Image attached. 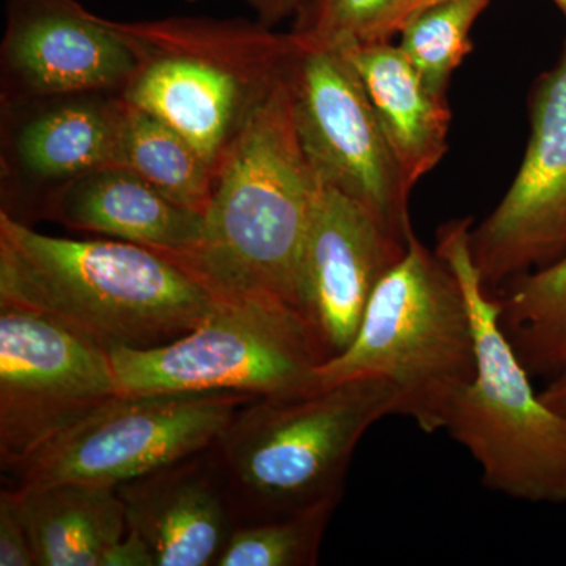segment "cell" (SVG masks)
Listing matches in <instances>:
<instances>
[{
    "label": "cell",
    "instance_id": "obj_4",
    "mask_svg": "<svg viewBox=\"0 0 566 566\" xmlns=\"http://www.w3.org/2000/svg\"><path fill=\"white\" fill-rule=\"evenodd\" d=\"M115 25L136 54L125 102L177 129L214 169L297 52L292 33L259 21L172 17Z\"/></svg>",
    "mask_w": 566,
    "mask_h": 566
},
{
    "label": "cell",
    "instance_id": "obj_1",
    "mask_svg": "<svg viewBox=\"0 0 566 566\" xmlns=\"http://www.w3.org/2000/svg\"><path fill=\"white\" fill-rule=\"evenodd\" d=\"M289 76L219 163L202 243L159 253L214 296L282 301L301 312L305 243L323 182L297 134Z\"/></svg>",
    "mask_w": 566,
    "mask_h": 566
},
{
    "label": "cell",
    "instance_id": "obj_8",
    "mask_svg": "<svg viewBox=\"0 0 566 566\" xmlns=\"http://www.w3.org/2000/svg\"><path fill=\"white\" fill-rule=\"evenodd\" d=\"M234 392L115 395L14 468L18 485L118 488L218 444L241 406Z\"/></svg>",
    "mask_w": 566,
    "mask_h": 566
},
{
    "label": "cell",
    "instance_id": "obj_9",
    "mask_svg": "<svg viewBox=\"0 0 566 566\" xmlns=\"http://www.w3.org/2000/svg\"><path fill=\"white\" fill-rule=\"evenodd\" d=\"M289 80L297 134L319 180L359 203L390 237L408 244L415 233L409 219L412 189L352 63L342 52L297 41Z\"/></svg>",
    "mask_w": 566,
    "mask_h": 566
},
{
    "label": "cell",
    "instance_id": "obj_16",
    "mask_svg": "<svg viewBox=\"0 0 566 566\" xmlns=\"http://www.w3.org/2000/svg\"><path fill=\"white\" fill-rule=\"evenodd\" d=\"M41 219L158 252L189 251L202 243L205 233V216L118 166L66 182L46 200Z\"/></svg>",
    "mask_w": 566,
    "mask_h": 566
},
{
    "label": "cell",
    "instance_id": "obj_14",
    "mask_svg": "<svg viewBox=\"0 0 566 566\" xmlns=\"http://www.w3.org/2000/svg\"><path fill=\"white\" fill-rule=\"evenodd\" d=\"M405 249L364 207L323 182L305 243L301 312L327 360L352 344L376 285Z\"/></svg>",
    "mask_w": 566,
    "mask_h": 566
},
{
    "label": "cell",
    "instance_id": "obj_6",
    "mask_svg": "<svg viewBox=\"0 0 566 566\" xmlns=\"http://www.w3.org/2000/svg\"><path fill=\"white\" fill-rule=\"evenodd\" d=\"M394 415L401 400L392 385L348 379L249 401L214 447L230 486L259 520L289 515L340 502L360 439Z\"/></svg>",
    "mask_w": 566,
    "mask_h": 566
},
{
    "label": "cell",
    "instance_id": "obj_10",
    "mask_svg": "<svg viewBox=\"0 0 566 566\" xmlns=\"http://www.w3.org/2000/svg\"><path fill=\"white\" fill-rule=\"evenodd\" d=\"M118 395L111 353L48 316L0 305V460L13 471Z\"/></svg>",
    "mask_w": 566,
    "mask_h": 566
},
{
    "label": "cell",
    "instance_id": "obj_13",
    "mask_svg": "<svg viewBox=\"0 0 566 566\" xmlns=\"http://www.w3.org/2000/svg\"><path fill=\"white\" fill-rule=\"evenodd\" d=\"M2 103L82 92L122 93L136 54L115 21L77 0H6Z\"/></svg>",
    "mask_w": 566,
    "mask_h": 566
},
{
    "label": "cell",
    "instance_id": "obj_22",
    "mask_svg": "<svg viewBox=\"0 0 566 566\" xmlns=\"http://www.w3.org/2000/svg\"><path fill=\"white\" fill-rule=\"evenodd\" d=\"M338 501L234 527L214 566H312Z\"/></svg>",
    "mask_w": 566,
    "mask_h": 566
},
{
    "label": "cell",
    "instance_id": "obj_30",
    "mask_svg": "<svg viewBox=\"0 0 566 566\" xmlns=\"http://www.w3.org/2000/svg\"><path fill=\"white\" fill-rule=\"evenodd\" d=\"M188 2H196V0H188Z\"/></svg>",
    "mask_w": 566,
    "mask_h": 566
},
{
    "label": "cell",
    "instance_id": "obj_15",
    "mask_svg": "<svg viewBox=\"0 0 566 566\" xmlns=\"http://www.w3.org/2000/svg\"><path fill=\"white\" fill-rule=\"evenodd\" d=\"M200 455L117 488L128 528L150 546L156 566H211L233 532L222 488Z\"/></svg>",
    "mask_w": 566,
    "mask_h": 566
},
{
    "label": "cell",
    "instance_id": "obj_2",
    "mask_svg": "<svg viewBox=\"0 0 566 566\" xmlns=\"http://www.w3.org/2000/svg\"><path fill=\"white\" fill-rule=\"evenodd\" d=\"M214 301L153 249L51 237L0 211V305L48 316L107 352L169 344L202 322Z\"/></svg>",
    "mask_w": 566,
    "mask_h": 566
},
{
    "label": "cell",
    "instance_id": "obj_5",
    "mask_svg": "<svg viewBox=\"0 0 566 566\" xmlns=\"http://www.w3.org/2000/svg\"><path fill=\"white\" fill-rule=\"evenodd\" d=\"M475 365L463 290L444 260L412 233L376 285L352 344L319 365L315 387L385 379L400 395V416L434 433L455 395L474 378Z\"/></svg>",
    "mask_w": 566,
    "mask_h": 566
},
{
    "label": "cell",
    "instance_id": "obj_18",
    "mask_svg": "<svg viewBox=\"0 0 566 566\" xmlns=\"http://www.w3.org/2000/svg\"><path fill=\"white\" fill-rule=\"evenodd\" d=\"M13 490L36 566H102L128 531L117 488L55 482Z\"/></svg>",
    "mask_w": 566,
    "mask_h": 566
},
{
    "label": "cell",
    "instance_id": "obj_23",
    "mask_svg": "<svg viewBox=\"0 0 566 566\" xmlns=\"http://www.w3.org/2000/svg\"><path fill=\"white\" fill-rule=\"evenodd\" d=\"M395 0H308L296 14L292 35L303 46L344 50L375 41Z\"/></svg>",
    "mask_w": 566,
    "mask_h": 566
},
{
    "label": "cell",
    "instance_id": "obj_21",
    "mask_svg": "<svg viewBox=\"0 0 566 566\" xmlns=\"http://www.w3.org/2000/svg\"><path fill=\"white\" fill-rule=\"evenodd\" d=\"M490 0H441L405 22L400 50L427 87L446 96L458 66L472 51V25Z\"/></svg>",
    "mask_w": 566,
    "mask_h": 566
},
{
    "label": "cell",
    "instance_id": "obj_26",
    "mask_svg": "<svg viewBox=\"0 0 566 566\" xmlns=\"http://www.w3.org/2000/svg\"><path fill=\"white\" fill-rule=\"evenodd\" d=\"M438 2H441V0H395L392 9L389 10L385 21L379 25L375 41H389L401 31L409 18Z\"/></svg>",
    "mask_w": 566,
    "mask_h": 566
},
{
    "label": "cell",
    "instance_id": "obj_28",
    "mask_svg": "<svg viewBox=\"0 0 566 566\" xmlns=\"http://www.w3.org/2000/svg\"><path fill=\"white\" fill-rule=\"evenodd\" d=\"M543 403L566 416V371L554 376L549 385L539 392Z\"/></svg>",
    "mask_w": 566,
    "mask_h": 566
},
{
    "label": "cell",
    "instance_id": "obj_3",
    "mask_svg": "<svg viewBox=\"0 0 566 566\" xmlns=\"http://www.w3.org/2000/svg\"><path fill=\"white\" fill-rule=\"evenodd\" d=\"M471 219L446 223L436 253L463 290L475 340V375L447 408L442 430L464 447L488 490L532 504L566 502V416L543 403L502 326L471 252Z\"/></svg>",
    "mask_w": 566,
    "mask_h": 566
},
{
    "label": "cell",
    "instance_id": "obj_19",
    "mask_svg": "<svg viewBox=\"0 0 566 566\" xmlns=\"http://www.w3.org/2000/svg\"><path fill=\"white\" fill-rule=\"evenodd\" d=\"M115 166L123 167L172 202L207 214L216 169L177 129L126 103Z\"/></svg>",
    "mask_w": 566,
    "mask_h": 566
},
{
    "label": "cell",
    "instance_id": "obj_11",
    "mask_svg": "<svg viewBox=\"0 0 566 566\" xmlns=\"http://www.w3.org/2000/svg\"><path fill=\"white\" fill-rule=\"evenodd\" d=\"M532 133L515 180L495 210L471 230L472 259L486 289L566 251V43L532 93Z\"/></svg>",
    "mask_w": 566,
    "mask_h": 566
},
{
    "label": "cell",
    "instance_id": "obj_27",
    "mask_svg": "<svg viewBox=\"0 0 566 566\" xmlns=\"http://www.w3.org/2000/svg\"><path fill=\"white\" fill-rule=\"evenodd\" d=\"M244 2L255 11L260 24L273 28L292 14L300 13L308 0H244Z\"/></svg>",
    "mask_w": 566,
    "mask_h": 566
},
{
    "label": "cell",
    "instance_id": "obj_7",
    "mask_svg": "<svg viewBox=\"0 0 566 566\" xmlns=\"http://www.w3.org/2000/svg\"><path fill=\"white\" fill-rule=\"evenodd\" d=\"M109 353L120 395L297 394L314 389L327 360L303 312L262 297L216 296L202 322L169 344Z\"/></svg>",
    "mask_w": 566,
    "mask_h": 566
},
{
    "label": "cell",
    "instance_id": "obj_25",
    "mask_svg": "<svg viewBox=\"0 0 566 566\" xmlns=\"http://www.w3.org/2000/svg\"><path fill=\"white\" fill-rule=\"evenodd\" d=\"M102 566H156L150 546L133 528L107 551Z\"/></svg>",
    "mask_w": 566,
    "mask_h": 566
},
{
    "label": "cell",
    "instance_id": "obj_20",
    "mask_svg": "<svg viewBox=\"0 0 566 566\" xmlns=\"http://www.w3.org/2000/svg\"><path fill=\"white\" fill-rule=\"evenodd\" d=\"M502 326L531 376L566 371V253L506 285Z\"/></svg>",
    "mask_w": 566,
    "mask_h": 566
},
{
    "label": "cell",
    "instance_id": "obj_24",
    "mask_svg": "<svg viewBox=\"0 0 566 566\" xmlns=\"http://www.w3.org/2000/svg\"><path fill=\"white\" fill-rule=\"evenodd\" d=\"M0 566H36L31 536L13 488L0 493Z\"/></svg>",
    "mask_w": 566,
    "mask_h": 566
},
{
    "label": "cell",
    "instance_id": "obj_29",
    "mask_svg": "<svg viewBox=\"0 0 566 566\" xmlns=\"http://www.w3.org/2000/svg\"><path fill=\"white\" fill-rule=\"evenodd\" d=\"M558 7H560L562 11L566 14V0H554Z\"/></svg>",
    "mask_w": 566,
    "mask_h": 566
},
{
    "label": "cell",
    "instance_id": "obj_17",
    "mask_svg": "<svg viewBox=\"0 0 566 566\" xmlns=\"http://www.w3.org/2000/svg\"><path fill=\"white\" fill-rule=\"evenodd\" d=\"M363 82L406 185L430 174L447 151L450 109L427 87L398 44L357 43L338 50Z\"/></svg>",
    "mask_w": 566,
    "mask_h": 566
},
{
    "label": "cell",
    "instance_id": "obj_12",
    "mask_svg": "<svg viewBox=\"0 0 566 566\" xmlns=\"http://www.w3.org/2000/svg\"><path fill=\"white\" fill-rule=\"evenodd\" d=\"M126 102L82 92L2 103V212L31 226L66 182L115 166Z\"/></svg>",
    "mask_w": 566,
    "mask_h": 566
}]
</instances>
